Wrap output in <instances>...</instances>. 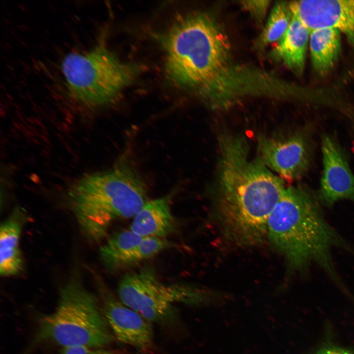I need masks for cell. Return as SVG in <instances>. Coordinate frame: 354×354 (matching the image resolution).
<instances>
[{"instance_id":"cell-1","label":"cell","mask_w":354,"mask_h":354,"mask_svg":"<svg viewBox=\"0 0 354 354\" xmlns=\"http://www.w3.org/2000/svg\"><path fill=\"white\" fill-rule=\"evenodd\" d=\"M214 203L224 235L239 246L267 239L269 217L285 188L284 180L259 158H251L244 136L228 130L218 137Z\"/></svg>"},{"instance_id":"cell-2","label":"cell","mask_w":354,"mask_h":354,"mask_svg":"<svg viewBox=\"0 0 354 354\" xmlns=\"http://www.w3.org/2000/svg\"><path fill=\"white\" fill-rule=\"evenodd\" d=\"M159 39L165 53L166 76L176 87L206 99L223 93L235 82L238 66L227 38L208 15L181 16Z\"/></svg>"},{"instance_id":"cell-3","label":"cell","mask_w":354,"mask_h":354,"mask_svg":"<svg viewBox=\"0 0 354 354\" xmlns=\"http://www.w3.org/2000/svg\"><path fill=\"white\" fill-rule=\"evenodd\" d=\"M320 204L303 185L285 187L269 217L267 239L292 271L303 273L316 264L344 289L332 251L340 248L354 254V250L326 220Z\"/></svg>"},{"instance_id":"cell-4","label":"cell","mask_w":354,"mask_h":354,"mask_svg":"<svg viewBox=\"0 0 354 354\" xmlns=\"http://www.w3.org/2000/svg\"><path fill=\"white\" fill-rule=\"evenodd\" d=\"M68 198L84 235L97 241L114 221L134 217L148 201L146 185L126 162L113 169L87 175L73 183Z\"/></svg>"},{"instance_id":"cell-5","label":"cell","mask_w":354,"mask_h":354,"mask_svg":"<svg viewBox=\"0 0 354 354\" xmlns=\"http://www.w3.org/2000/svg\"><path fill=\"white\" fill-rule=\"evenodd\" d=\"M36 334L39 341L62 348H102L113 338L96 297L76 277L60 290L55 310L40 318Z\"/></svg>"},{"instance_id":"cell-6","label":"cell","mask_w":354,"mask_h":354,"mask_svg":"<svg viewBox=\"0 0 354 354\" xmlns=\"http://www.w3.org/2000/svg\"><path fill=\"white\" fill-rule=\"evenodd\" d=\"M61 68L71 96L89 108L114 102L142 70L138 65L122 61L102 44L86 53L68 54Z\"/></svg>"},{"instance_id":"cell-7","label":"cell","mask_w":354,"mask_h":354,"mask_svg":"<svg viewBox=\"0 0 354 354\" xmlns=\"http://www.w3.org/2000/svg\"><path fill=\"white\" fill-rule=\"evenodd\" d=\"M119 300L151 323H163L174 316V305L219 306L226 295L204 288L163 282L149 266L126 274L118 286Z\"/></svg>"},{"instance_id":"cell-8","label":"cell","mask_w":354,"mask_h":354,"mask_svg":"<svg viewBox=\"0 0 354 354\" xmlns=\"http://www.w3.org/2000/svg\"><path fill=\"white\" fill-rule=\"evenodd\" d=\"M258 157L284 181L302 177L309 169L313 157L311 137L306 130L257 138Z\"/></svg>"},{"instance_id":"cell-9","label":"cell","mask_w":354,"mask_h":354,"mask_svg":"<svg viewBox=\"0 0 354 354\" xmlns=\"http://www.w3.org/2000/svg\"><path fill=\"white\" fill-rule=\"evenodd\" d=\"M321 150L323 172L316 194L319 202L329 207L341 200L354 202V175L337 139L324 135Z\"/></svg>"},{"instance_id":"cell-10","label":"cell","mask_w":354,"mask_h":354,"mask_svg":"<svg viewBox=\"0 0 354 354\" xmlns=\"http://www.w3.org/2000/svg\"><path fill=\"white\" fill-rule=\"evenodd\" d=\"M171 246L165 238L142 236L129 229L112 236L99 254L105 267L114 271L149 259Z\"/></svg>"},{"instance_id":"cell-11","label":"cell","mask_w":354,"mask_h":354,"mask_svg":"<svg viewBox=\"0 0 354 354\" xmlns=\"http://www.w3.org/2000/svg\"><path fill=\"white\" fill-rule=\"evenodd\" d=\"M289 6L292 13L310 30L335 28L354 49V0H302Z\"/></svg>"},{"instance_id":"cell-12","label":"cell","mask_w":354,"mask_h":354,"mask_svg":"<svg viewBox=\"0 0 354 354\" xmlns=\"http://www.w3.org/2000/svg\"><path fill=\"white\" fill-rule=\"evenodd\" d=\"M100 291L104 316L117 340L138 350L149 349L153 343L152 323L103 288Z\"/></svg>"},{"instance_id":"cell-13","label":"cell","mask_w":354,"mask_h":354,"mask_svg":"<svg viewBox=\"0 0 354 354\" xmlns=\"http://www.w3.org/2000/svg\"><path fill=\"white\" fill-rule=\"evenodd\" d=\"M172 195L148 201L133 217L130 229L142 236L165 238L176 229L171 207Z\"/></svg>"},{"instance_id":"cell-14","label":"cell","mask_w":354,"mask_h":354,"mask_svg":"<svg viewBox=\"0 0 354 354\" xmlns=\"http://www.w3.org/2000/svg\"><path fill=\"white\" fill-rule=\"evenodd\" d=\"M311 30L292 14L286 32L273 51L276 59L282 61L297 75L302 74L305 64Z\"/></svg>"},{"instance_id":"cell-15","label":"cell","mask_w":354,"mask_h":354,"mask_svg":"<svg viewBox=\"0 0 354 354\" xmlns=\"http://www.w3.org/2000/svg\"><path fill=\"white\" fill-rule=\"evenodd\" d=\"M341 33L331 27L311 30L309 48L312 65L320 76L327 74L337 62L341 52Z\"/></svg>"},{"instance_id":"cell-16","label":"cell","mask_w":354,"mask_h":354,"mask_svg":"<svg viewBox=\"0 0 354 354\" xmlns=\"http://www.w3.org/2000/svg\"><path fill=\"white\" fill-rule=\"evenodd\" d=\"M22 225L11 218L5 221L0 230V273L9 276L18 274L22 269L23 260L20 250Z\"/></svg>"},{"instance_id":"cell-17","label":"cell","mask_w":354,"mask_h":354,"mask_svg":"<svg viewBox=\"0 0 354 354\" xmlns=\"http://www.w3.org/2000/svg\"><path fill=\"white\" fill-rule=\"evenodd\" d=\"M292 17L289 4L284 1L275 4L260 37V44L264 46L279 41L288 29Z\"/></svg>"},{"instance_id":"cell-18","label":"cell","mask_w":354,"mask_h":354,"mask_svg":"<svg viewBox=\"0 0 354 354\" xmlns=\"http://www.w3.org/2000/svg\"><path fill=\"white\" fill-rule=\"evenodd\" d=\"M270 2L269 0H244L240 3L242 7L260 23L266 15Z\"/></svg>"},{"instance_id":"cell-19","label":"cell","mask_w":354,"mask_h":354,"mask_svg":"<svg viewBox=\"0 0 354 354\" xmlns=\"http://www.w3.org/2000/svg\"><path fill=\"white\" fill-rule=\"evenodd\" d=\"M59 354H124L118 350L104 349L87 346H70L61 348Z\"/></svg>"},{"instance_id":"cell-20","label":"cell","mask_w":354,"mask_h":354,"mask_svg":"<svg viewBox=\"0 0 354 354\" xmlns=\"http://www.w3.org/2000/svg\"><path fill=\"white\" fill-rule=\"evenodd\" d=\"M314 354H354V351L334 346H327L321 348Z\"/></svg>"}]
</instances>
